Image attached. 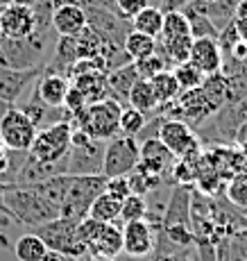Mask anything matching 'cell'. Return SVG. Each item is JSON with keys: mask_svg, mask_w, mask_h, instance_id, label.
I'll return each instance as SVG.
<instances>
[{"mask_svg": "<svg viewBox=\"0 0 247 261\" xmlns=\"http://www.w3.org/2000/svg\"><path fill=\"white\" fill-rule=\"evenodd\" d=\"M5 207H7V216H12L16 223L28 225V227H34V229L50 223V220L59 218V207L48 202L32 187L7 184Z\"/></svg>", "mask_w": 247, "mask_h": 261, "instance_id": "6da1fadb", "label": "cell"}, {"mask_svg": "<svg viewBox=\"0 0 247 261\" xmlns=\"http://www.w3.org/2000/svg\"><path fill=\"white\" fill-rule=\"evenodd\" d=\"M120 112H123V107L114 98L87 105L73 118L75 129L89 134L91 139H98V141H109L120 134Z\"/></svg>", "mask_w": 247, "mask_h": 261, "instance_id": "7a4b0ae2", "label": "cell"}, {"mask_svg": "<svg viewBox=\"0 0 247 261\" xmlns=\"http://www.w3.org/2000/svg\"><path fill=\"white\" fill-rule=\"evenodd\" d=\"M54 39L52 32H32L25 39H7L5 37L0 48V64L16 71H30V68L43 66V53Z\"/></svg>", "mask_w": 247, "mask_h": 261, "instance_id": "3957f363", "label": "cell"}, {"mask_svg": "<svg viewBox=\"0 0 247 261\" xmlns=\"http://www.w3.org/2000/svg\"><path fill=\"white\" fill-rule=\"evenodd\" d=\"M190 46H193V37L186 16L181 12H168L163 16V30L157 39V55L173 71V66L188 62Z\"/></svg>", "mask_w": 247, "mask_h": 261, "instance_id": "277c9868", "label": "cell"}, {"mask_svg": "<svg viewBox=\"0 0 247 261\" xmlns=\"http://www.w3.org/2000/svg\"><path fill=\"white\" fill-rule=\"evenodd\" d=\"M104 187H107L104 175H73L70 191L59 207V218L73 220V223H82L84 218H89L91 204L100 193H104Z\"/></svg>", "mask_w": 247, "mask_h": 261, "instance_id": "5b68a950", "label": "cell"}, {"mask_svg": "<svg viewBox=\"0 0 247 261\" xmlns=\"http://www.w3.org/2000/svg\"><path fill=\"white\" fill-rule=\"evenodd\" d=\"M104 143L89 134L73 129L68 150V175H102Z\"/></svg>", "mask_w": 247, "mask_h": 261, "instance_id": "8992f818", "label": "cell"}, {"mask_svg": "<svg viewBox=\"0 0 247 261\" xmlns=\"http://www.w3.org/2000/svg\"><path fill=\"white\" fill-rule=\"evenodd\" d=\"M70 134H73V123H52L48 127H41L28 154L37 162L45 164L62 162L68 157Z\"/></svg>", "mask_w": 247, "mask_h": 261, "instance_id": "52a82bcc", "label": "cell"}, {"mask_svg": "<svg viewBox=\"0 0 247 261\" xmlns=\"http://www.w3.org/2000/svg\"><path fill=\"white\" fill-rule=\"evenodd\" d=\"M34 234L43 241L48 250L62 252V254H66V257L79 259L82 254L89 252L87 245L77 237V223H73V220L54 218V220H50V223L41 225V227H37Z\"/></svg>", "mask_w": 247, "mask_h": 261, "instance_id": "ba28073f", "label": "cell"}, {"mask_svg": "<svg viewBox=\"0 0 247 261\" xmlns=\"http://www.w3.org/2000/svg\"><path fill=\"white\" fill-rule=\"evenodd\" d=\"M141 157V145L136 143L134 137H118L109 139L104 143V164H102V175L104 177H125L139 166Z\"/></svg>", "mask_w": 247, "mask_h": 261, "instance_id": "9c48e42d", "label": "cell"}, {"mask_svg": "<svg viewBox=\"0 0 247 261\" xmlns=\"http://www.w3.org/2000/svg\"><path fill=\"white\" fill-rule=\"evenodd\" d=\"M157 139L175 154V159H198V154H200L198 137L190 129V125L184 123V120L163 116V123L159 127Z\"/></svg>", "mask_w": 247, "mask_h": 261, "instance_id": "30bf717a", "label": "cell"}, {"mask_svg": "<svg viewBox=\"0 0 247 261\" xmlns=\"http://www.w3.org/2000/svg\"><path fill=\"white\" fill-rule=\"evenodd\" d=\"M37 125L32 123L18 107H12L7 116L0 123V141L7 150L14 152H30L34 139H37Z\"/></svg>", "mask_w": 247, "mask_h": 261, "instance_id": "8fae6325", "label": "cell"}, {"mask_svg": "<svg viewBox=\"0 0 247 261\" xmlns=\"http://www.w3.org/2000/svg\"><path fill=\"white\" fill-rule=\"evenodd\" d=\"M84 14H87V25L91 30H95L98 34H102L107 41L116 43V46L123 48L125 37H127L132 30H129V21H125L123 16L109 12V9H102L98 5H84Z\"/></svg>", "mask_w": 247, "mask_h": 261, "instance_id": "7c38bea8", "label": "cell"}, {"mask_svg": "<svg viewBox=\"0 0 247 261\" xmlns=\"http://www.w3.org/2000/svg\"><path fill=\"white\" fill-rule=\"evenodd\" d=\"M157 237H159V229L148 218L125 223L123 252H127L129 257H148V254H152L154 245H157Z\"/></svg>", "mask_w": 247, "mask_h": 261, "instance_id": "4fadbf2b", "label": "cell"}, {"mask_svg": "<svg viewBox=\"0 0 247 261\" xmlns=\"http://www.w3.org/2000/svg\"><path fill=\"white\" fill-rule=\"evenodd\" d=\"M0 32L7 39H25L34 32V14L30 5L12 3L0 9Z\"/></svg>", "mask_w": 247, "mask_h": 261, "instance_id": "5bb4252c", "label": "cell"}, {"mask_svg": "<svg viewBox=\"0 0 247 261\" xmlns=\"http://www.w3.org/2000/svg\"><path fill=\"white\" fill-rule=\"evenodd\" d=\"M173 166H175V154L157 137L145 139L141 143V157H139V166H136L139 170L163 177L168 170H173Z\"/></svg>", "mask_w": 247, "mask_h": 261, "instance_id": "9a60e30c", "label": "cell"}, {"mask_svg": "<svg viewBox=\"0 0 247 261\" xmlns=\"http://www.w3.org/2000/svg\"><path fill=\"white\" fill-rule=\"evenodd\" d=\"M190 195H193V189H188L186 184H177L173 189L168 207L161 214V229H170V227L193 229L190 227Z\"/></svg>", "mask_w": 247, "mask_h": 261, "instance_id": "2e32d148", "label": "cell"}, {"mask_svg": "<svg viewBox=\"0 0 247 261\" xmlns=\"http://www.w3.org/2000/svg\"><path fill=\"white\" fill-rule=\"evenodd\" d=\"M43 66L30 68V71H16V68H7L0 64V100L5 102H16L18 98L23 95V91L43 73Z\"/></svg>", "mask_w": 247, "mask_h": 261, "instance_id": "e0dca14e", "label": "cell"}, {"mask_svg": "<svg viewBox=\"0 0 247 261\" xmlns=\"http://www.w3.org/2000/svg\"><path fill=\"white\" fill-rule=\"evenodd\" d=\"M188 62L204 75H213L223 71V50L218 46V39H193Z\"/></svg>", "mask_w": 247, "mask_h": 261, "instance_id": "ac0fdd59", "label": "cell"}, {"mask_svg": "<svg viewBox=\"0 0 247 261\" xmlns=\"http://www.w3.org/2000/svg\"><path fill=\"white\" fill-rule=\"evenodd\" d=\"M87 28V14L82 5L75 3H62L54 7L52 14V30L57 37H79Z\"/></svg>", "mask_w": 247, "mask_h": 261, "instance_id": "d6986e66", "label": "cell"}, {"mask_svg": "<svg viewBox=\"0 0 247 261\" xmlns=\"http://www.w3.org/2000/svg\"><path fill=\"white\" fill-rule=\"evenodd\" d=\"M68 89H70L68 77L57 75V73H50V71H45V68L37 77V84H34V91H37V95L41 98V102H45L48 107H64Z\"/></svg>", "mask_w": 247, "mask_h": 261, "instance_id": "ffe728a7", "label": "cell"}, {"mask_svg": "<svg viewBox=\"0 0 247 261\" xmlns=\"http://www.w3.org/2000/svg\"><path fill=\"white\" fill-rule=\"evenodd\" d=\"M240 0H213V3H204V0H190L186 7L195 9L198 14H204L213 28L218 30H225L229 23H234V16H236V9H238Z\"/></svg>", "mask_w": 247, "mask_h": 261, "instance_id": "44dd1931", "label": "cell"}, {"mask_svg": "<svg viewBox=\"0 0 247 261\" xmlns=\"http://www.w3.org/2000/svg\"><path fill=\"white\" fill-rule=\"evenodd\" d=\"M70 84H73V87L84 95L87 105H93V102H100V100L114 98L112 89H109V82H107V73H100V71L82 73V75H77V77L70 80Z\"/></svg>", "mask_w": 247, "mask_h": 261, "instance_id": "7402d4cb", "label": "cell"}, {"mask_svg": "<svg viewBox=\"0 0 247 261\" xmlns=\"http://www.w3.org/2000/svg\"><path fill=\"white\" fill-rule=\"evenodd\" d=\"M89 250L93 252V257L114 259L118 252H123V229L116 227V223H104L91 241Z\"/></svg>", "mask_w": 247, "mask_h": 261, "instance_id": "603a6c76", "label": "cell"}, {"mask_svg": "<svg viewBox=\"0 0 247 261\" xmlns=\"http://www.w3.org/2000/svg\"><path fill=\"white\" fill-rule=\"evenodd\" d=\"M136 80H139V71H136L134 62L107 73V82H109V89H112V95L116 102H127V95L136 84Z\"/></svg>", "mask_w": 247, "mask_h": 261, "instance_id": "cb8c5ba5", "label": "cell"}, {"mask_svg": "<svg viewBox=\"0 0 247 261\" xmlns=\"http://www.w3.org/2000/svg\"><path fill=\"white\" fill-rule=\"evenodd\" d=\"M70 182H73V175H57V177H50L41 184H34L32 189L39 195H43L48 202H52L54 207H62L70 191Z\"/></svg>", "mask_w": 247, "mask_h": 261, "instance_id": "d4e9b609", "label": "cell"}, {"mask_svg": "<svg viewBox=\"0 0 247 261\" xmlns=\"http://www.w3.org/2000/svg\"><path fill=\"white\" fill-rule=\"evenodd\" d=\"M163 16L166 14L161 12L159 7L150 5V7H145L143 12L136 14L129 23H132V30H136V32L148 34V37H152V39H159L161 30H163Z\"/></svg>", "mask_w": 247, "mask_h": 261, "instance_id": "484cf974", "label": "cell"}, {"mask_svg": "<svg viewBox=\"0 0 247 261\" xmlns=\"http://www.w3.org/2000/svg\"><path fill=\"white\" fill-rule=\"evenodd\" d=\"M123 50L129 57V62H141V59H145V57H150V55L157 53V39L132 30V32L125 37Z\"/></svg>", "mask_w": 247, "mask_h": 261, "instance_id": "4316f807", "label": "cell"}, {"mask_svg": "<svg viewBox=\"0 0 247 261\" xmlns=\"http://www.w3.org/2000/svg\"><path fill=\"white\" fill-rule=\"evenodd\" d=\"M148 82L152 84V91H154V98H157V102H159V109L166 107L168 102H173V100H177L179 93H181L173 71H163V73L154 75V77L148 80Z\"/></svg>", "mask_w": 247, "mask_h": 261, "instance_id": "83f0119b", "label": "cell"}, {"mask_svg": "<svg viewBox=\"0 0 247 261\" xmlns=\"http://www.w3.org/2000/svg\"><path fill=\"white\" fill-rule=\"evenodd\" d=\"M120 204H123V200L114 198L104 191L93 200V204L89 209V218L100 220V223H116L120 218Z\"/></svg>", "mask_w": 247, "mask_h": 261, "instance_id": "f1b7e54d", "label": "cell"}, {"mask_svg": "<svg viewBox=\"0 0 247 261\" xmlns=\"http://www.w3.org/2000/svg\"><path fill=\"white\" fill-rule=\"evenodd\" d=\"M127 102H129V107L139 109L141 114H150V112H154V109H159V102L152 91V84L141 77L136 80V84L132 87V91H129Z\"/></svg>", "mask_w": 247, "mask_h": 261, "instance_id": "f546056e", "label": "cell"}, {"mask_svg": "<svg viewBox=\"0 0 247 261\" xmlns=\"http://www.w3.org/2000/svg\"><path fill=\"white\" fill-rule=\"evenodd\" d=\"M200 89L204 91V95L209 98V102L213 105L215 109L225 107V105L229 102V87H227V75L223 71L213 73V75H206Z\"/></svg>", "mask_w": 247, "mask_h": 261, "instance_id": "4dcf8cb0", "label": "cell"}, {"mask_svg": "<svg viewBox=\"0 0 247 261\" xmlns=\"http://www.w3.org/2000/svg\"><path fill=\"white\" fill-rule=\"evenodd\" d=\"M45 252L48 248L37 234H25L14 243V254L18 261H41Z\"/></svg>", "mask_w": 247, "mask_h": 261, "instance_id": "1f68e13d", "label": "cell"}, {"mask_svg": "<svg viewBox=\"0 0 247 261\" xmlns=\"http://www.w3.org/2000/svg\"><path fill=\"white\" fill-rule=\"evenodd\" d=\"M179 12L184 14L186 21H188V30H190V37L193 39H218V30L213 28V23H211L204 14H198L190 7H181Z\"/></svg>", "mask_w": 247, "mask_h": 261, "instance_id": "d6a6232c", "label": "cell"}, {"mask_svg": "<svg viewBox=\"0 0 247 261\" xmlns=\"http://www.w3.org/2000/svg\"><path fill=\"white\" fill-rule=\"evenodd\" d=\"M173 75L177 80L181 91H190V89H200L204 82V75L198 71L190 62H181L177 66H173Z\"/></svg>", "mask_w": 247, "mask_h": 261, "instance_id": "836d02e7", "label": "cell"}, {"mask_svg": "<svg viewBox=\"0 0 247 261\" xmlns=\"http://www.w3.org/2000/svg\"><path fill=\"white\" fill-rule=\"evenodd\" d=\"M148 216V202L143 195L129 193L120 204V220L123 223H134V220H143Z\"/></svg>", "mask_w": 247, "mask_h": 261, "instance_id": "e575fe53", "label": "cell"}, {"mask_svg": "<svg viewBox=\"0 0 247 261\" xmlns=\"http://www.w3.org/2000/svg\"><path fill=\"white\" fill-rule=\"evenodd\" d=\"M127 179H129V189H132V193H136V195L152 193V191L159 189L161 182H163V177H159V175L143 173V170H139V168H134L132 173L127 175Z\"/></svg>", "mask_w": 247, "mask_h": 261, "instance_id": "d590c367", "label": "cell"}, {"mask_svg": "<svg viewBox=\"0 0 247 261\" xmlns=\"http://www.w3.org/2000/svg\"><path fill=\"white\" fill-rule=\"evenodd\" d=\"M227 200L240 209H247V170L236 173L229 177L227 184Z\"/></svg>", "mask_w": 247, "mask_h": 261, "instance_id": "8d00e7d4", "label": "cell"}, {"mask_svg": "<svg viewBox=\"0 0 247 261\" xmlns=\"http://www.w3.org/2000/svg\"><path fill=\"white\" fill-rule=\"evenodd\" d=\"M145 114H141L139 109L134 107H125L123 112H120V134H125V137H139L141 129L145 127Z\"/></svg>", "mask_w": 247, "mask_h": 261, "instance_id": "74e56055", "label": "cell"}, {"mask_svg": "<svg viewBox=\"0 0 247 261\" xmlns=\"http://www.w3.org/2000/svg\"><path fill=\"white\" fill-rule=\"evenodd\" d=\"M134 66H136V71H139L141 80H152L154 75H159L163 71H170L168 64H166L157 53L150 55V57H145V59H141V62H134Z\"/></svg>", "mask_w": 247, "mask_h": 261, "instance_id": "f35d334b", "label": "cell"}, {"mask_svg": "<svg viewBox=\"0 0 247 261\" xmlns=\"http://www.w3.org/2000/svg\"><path fill=\"white\" fill-rule=\"evenodd\" d=\"M150 3H152V0H116V7H118V14L125 21H132L139 12L150 7Z\"/></svg>", "mask_w": 247, "mask_h": 261, "instance_id": "ab89813d", "label": "cell"}, {"mask_svg": "<svg viewBox=\"0 0 247 261\" xmlns=\"http://www.w3.org/2000/svg\"><path fill=\"white\" fill-rule=\"evenodd\" d=\"M104 191H107L109 195H114V198L125 200L129 193H132V189H129V179H127V175H125V177H109Z\"/></svg>", "mask_w": 247, "mask_h": 261, "instance_id": "60d3db41", "label": "cell"}, {"mask_svg": "<svg viewBox=\"0 0 247 261\" xmlns=\"http://www.w3.org/2000/svg\"><path fill=\"white\" fill-rule=\"evenodd\" d=\"M161 243V241H159ZM166 245V243H163ZM152 261H195L193 257H190L188 252H186V248L184 250H177V248H161V250H157V252H154V259Z\"/></svg>", "mask_w": 247, "mask_h": 261, "instance_id": "b9f144b4", "label": "cell"}, {"mask_svg": "<svg viewBox=\"0 0 247 261\" xmlns=\"http://www.w3.org/2000/svg\"><path fill=\"white\" fill-rule=\"evenodd\" d=\"M234 25L240 34V41L247 43V0H240L238 9H236V16H234Z\"/></svg>", "mask_w": 247, "mask_h": 261, "instance_id": "7bdbcfd3", "label": "cell"}, {"mask_svg": "<svg viewBox=\"0 0 247 261\" xmlns=\"http://www.w3.org/2000/svg\"><path fill=\"white\" fill-rule=\"evenodd\" d=\"M190 0H159V9L163 14H168V12H179L181 7H186Z\"/></svg>", "mask_w": 247, "mask_h": 261, "instance_id": "ee69618b", "label": "cell"}, {"mask_svg": "<svg viewBox=\"0 0 247 261\" xmlns=\"http://www.w3.org/2000/svg\"><path fill=\"white\" fill-rule=\"evenodd\" d=\"M98 5V7H102V9H109V12H114V14H118V7H116V0H87V5ZM120 16V14H118Z\"/></svg>", "mask_w": 247, "mask_h": 261, "instance_id": "f6af8a7d", "label": "cell"}, {"mask_svg": "<svg viewBox=\"0 0 247 261\" xmlns=\"http://www.w3.org/2000/svg\"><path fill=\"white\" fill-rule=\"evenodd\" d=\"M7 164H9V150L5 148L3 141H0V177H3L5 170H7Z\"/></svg>", "mask_w": 247, "mask_h": 261, "instance_id": "bcb514c9", "label": "cell"}, {"mask_svg": "<svg viewBox=\"0 0 247 261\" xmlns=\"http://www.w3.org/2000/svg\"><path fill=\"white\" fill-rule=\"evenodd\" d=\"M41 261H75V259L66 257V254H62V252H54V250H48V252L43 254Z\"/></svg>", "mask_w": 247, "mask_h": 261, "instance_id": "7dc6e473", "label": "cell"}, {"mask_svg": "<svg viewBox=\"0 0 247 261\" xmlns=\"http://www.w3.org/2000/svg\"><path fill=\"white\" fill-rule=\"evenodd\" d=\"M5 191H7V184L0 179V214L7 216V207H5Z\"/></svg>", "mask_w": 247, "mask_h": 261, "instance_id": "c3c4849f", "label": "cell"}, {"mask_svg": "<svg viewBox=\"0 0 247 261\" xmlns=\"http://www.w3.org/2000/svg\"><path fill=\"white\" fill-rule=\"evenodd\" d=\"M12 107H14L12 102H5V100H0V123H3V118L7 116V112H9Z\"/></svg>", "mask_w": 247, "mask_h": 261, "instance_id": "681fc988", "label": "cell"}, {"mask_svg": "<svg viewBox=\"0 0 247 261\" xmlns=\"http://www.w3.org/2000/svg\"><path fill=\"white\" fill-rule=\"evenodd\" d=\"M12 3H16V0H0V9L7 7V5H12Z\"/></svg>", "mask_w": 247, "mask_h": 261, "instance_id": "f907efd6", "label": "cell"}, {"mask_svg": "<svg viewBox=\"0 0 247 261\" xmlns=\"http://www.w3.org/2000/svg\"><path fill=\"white\" fill-rule=\"evenodd\" d=\"M91 261H109V259H104V257H93Z\"/></svg>", "mask_w": 247, "mask_h": 261, "instance_id": "816d5d0a", "label": "cell"}, {"mask_svg": "<svg viewBox=\"0 0 247 261\" xmlns=\"http://www.w3.org/2000/svg\"><path fill=\"white\" fill-rule=\"evenodd\" d=\"M3 41H5V34L0 32V48H3Z\"/></svg>", "mask_w": 247, "mask_h": 261, "instance_id": "f5cc1de1", "label": "cell"}, {"mask_svg": "<svg viewBox=\"0 0 247 261\" xmlns=\"http://www.w3.org/2000/svg\"><path fill=\"white\" fill-rule=\"evenodd\" d=\"M243 66L247 68V55H245V59H243Z\"/></svg>", "mask_w": 247, "mask_h": 261, "instance_id": "db71d44e", "label": "cell"}, {"mask_svg": "<svg viewBox=\"0 0 247 261\" xmlns=\"http://www.w3.org/2000/svg\"><path fill=\"white\" fill-rule=\"evenodd\" d=\"M5 243V237H0V245H3Z\"/></svg>", "mask_w": 247, "mask_h": 261, "instance_id": "11a10c76", "label": "cell"}, {"mask_svg": "<svg viewBox=\"0 0 247 261\" xmlns=\"http://www.w3.org/2000/svg\"><path fill=\"white\" fill-rule=\"evenodd\" d=\"M204 3H213V0H204Z\"/></svg>", "mask_w": 247, "mask_h": 261, "instance_id": "9f6ffc18", "label": "cell"}, {"mask_svg": "<svg viewBox=\"0 0 247 261\" xmlns=\"http://www.w3.org/2000/svg\"><path fill=\"white\" fill-rule=\"evenodd\" d=\"M243 261H247V257H245V259H243Z\"/></svg>", "mask_w": 247, "mask_h": 261, "instance_id": "6f0895ef", "label": "cell"}, {"mask_svg": "<svg viewBox=\"0 0 247 261\" xmlns=\"http://www.w3.org/2000/svg\"><path fill=\"white\" fill-rule=\"evenodd\" d=\"M245 214H247V209H245Z\"/></svg>", "mask_w": 247, "mask_h": 261, "instance_id": "680465c9", "label": "cell"}]
</instances>
